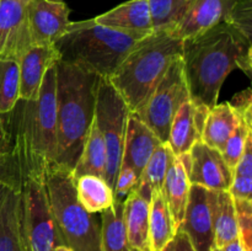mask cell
<instances>
[{"label": "cell", "mask_w": 252, "mask_h": 251, "mask_svg": "<svg viewBox=\"0 0 252 251\" xmlns=\"http://www.w3.org/2000/svg\"><path fill=\"white\" fill-rule=\"evenodd\" d=\"M251 36L223 21L212 29L182 39L181 58L189 100L211 110L218 103L226 76L240 69L251 76Z\"/></svg>", "instance_id": "obj_1"}, {"label": "cell", "mask_w": 252, "mask_h": 251, "mask_svg": "<svg viewBox=\"0 0 252 251\" xmlns=\"http://www.w3.org/2000/svg\"><path fill=\"white\" fill-rule=\"evenodd\" d=\"M12 135V154L27 177L43 179V174L56 162L57 101L56 65L44 74L36 100H19L9 112Z\"/></svg>", "instance_id": "obj_2"}, {"label": "cell", "mask_w": 252, "mask_h": 251, "mask_svg": "<svg viewBox=\"0 0 252 251\" xmlns=\"http://www.w3.org/2000/svg\"><path fill=\"white\" fill-rule=\"evenodd\" d=\"M100 76L66 62L56 63L57 154L54 164L73 171L95 117Z\"/></svg>", "instance_id": "obj_3"}, {"label": "cell", "mask_w": 252, "mask_h": 251, "mask_svg": "<svg viewBox=\"0 0 252 251\" xmlns=\"http://www.w3.org/2000/svg\"><path fill=\"white\" fill-rule=\"evenodd\" d=\"M181 52L182 39L172 36L170 31H154L133 47L108 78L129 112L142 110Z\"/></svg>", "instance_id": "obj_4"}, {"label": "cell", "mask_w": 252, "mask_h": 251, "mask_svg": "<svg viewBox=\"0 0 252 251\" xmlns=\"http://www.w3.org/2000/svg\"><path fill=\"white\" fill-rule=\"evenodd\" d=\"M143 38L139 34L96 24L93 17L84 21H71L54 47L61 61L80 66L100 78H110Z\"/></svg>", "instance_id": "obj_5"}, {"label": "cell", "mask_w": 252, "mask_h": 251, "mask_svg": "<svg viewBox=\"0 0 252 251\" xmlns=\"http://www.w3.org/2000/svg\"><path fill=\"white\" fill-rule=\"evenodd\" d=\"M43 185L64 246L71 251H101V225L79 202L71 171L51 165Z\"/></svg>", "instance_id": "obj_6"}, {"label": "cell", "mask_w": 252, "mask_h": 251, "mask_svg": "<svg viewBox=\"0 0 252 251\" xmlns=\"http://www.w3.org/2000/svg\"><path fill=\"white\" fill-rule=\"evenodd\" d=\"M129 115L127 105L108 78H100L96 89L95 122L106 145V175L107 184L115 188L120 171L125 144L126 128Z\"/></svg>", "instance_id": "obj_7"}, {"label": "cell", "mask_w": 252, "mask_h": 251, "mask_svg": "<svg viewBox=\"0 0 252 251\" xmlns=\"http://www.w3.org/2000/svg\"><path fill=\"white\" fill-rule=\"evenodd\" d=\"M20 196L21 229L26 251H56L58 246H64L49 208L43 179H24Z\"/></svg>", "instance_id": "obj_8"}, {"label": "cell", "mask_w": 252, "mask_h": 251, "mask_svg": "<svg viewBox=\"0 0 252 251\" xmlns=\"http://www.w3.org/2000/svg\"><path fill=\"white\" fill-rule=\"evenodd\" d=\"M189 100V88L180 56L170 64L161 81L137 115L162 143H166L170 126L177 110Z\"/></svg>", "instance_id": "obj_9"}, {"label": "cell", "mask_w": 252, "mask_h": 251, "mask_svg": "<svg viewBox=\"0 0 252 251\" xmlns=\"http://www.w3.org/2000/svg\"><path fill=\"white\" fill-rule=\"evenodd\" d=\"M217 191L191 185L181 229L186 233L194 251H213L214 204Z\"/></svg>", "instance_id": "obj_10"}, {"label": "cell", "mask_w": 252, "mask_h": 251, "mask_svg": "<svg viewBox=\"0 0 252 251\" xmlns=\"http://www.w3.org/2000/svg\"><path fill=\"white\" fill-rule=\"evenodd\" d=\"M30 0H0V57L19 62L32 44Z\"/></svg>", "instance_id": "obj_11"}, {"label": "cell", "mask_w": 252, "mask_h": 251, "mask_svg": "<svg viewBox=\"0 0 252 251\" xmlns=\"http://www.w3.org/2000/svg\"><path fill=\"white\" fill-rule=\"evenodd\" d=\"M189 157L191 185H198L213 191H229L233 181V170L228 166L219 150L198 140L189 152Z\"/></svg>", "instance_id": "obj_12"}, {"label": "cell", "mask_w": 252, "mask_h": 251, "mask_svg": "<svg viewBox=\"0 0 252 251\" xmlns=\"http://www.w3.org/2000/svg\"><path fill=\"white\" fill-rule=\"evenodd\" d=\"M64 0H30L29 25L32 44H54L70 25Z\"/></svg>", "instance_id": "obj_13"}, {"label": "cell", "mask_w": 252, "mask_h": 251, "mask_svg": "<svg viewBox=\"0 0 252 251\" xmlns=\"http://www.w3.org/2000/svg\"><path fill=\"white\" fill-rule=\"evenodd\" d=\"M240 0H193L185 16L171 32L179 39H186L226 21Z\"/></svg>", "instance_id": "obj_14"}, {"label": "cell", "mask_w": 252, "mask_h": 251, "mask_svg": "<svg viewBox=\"0 0 252 251\" xmlns=\"http://www.w3.org/2000/svg\"><path fill=\"white\" fill-rule=\"evenodd\" d=\"M61 61L54 44H33L19 59L20 100H36L44 74Z\"/></svg>", "instance_id": "obj_15"}, {"label": "cell", "mask_w": 252, "mask_h": 251, "mask_svg": "<svg viewBox=\"0 0 252 251\" xmlns=\"http://www.w3.org/2000/svg\"><path fill=\"white\" fill-rule=\"evenodd\" d=\"M208 112V107L197 105L191 100L186 101L177 110L170 126L166 142L175 157L187 154L194 143L202 139V133Z\"/></svg>", "instance_id": "obj_16"}, {"label": "cell", "mask_w": 252, "mask_h": 251, "mask_svg": "<svg viewBox=\"0 0 252 251\" xmlns=\"http://www.w3.org/2000/svg\"><path fill=\"white\" fill-rule=\"evenodd\" d=\"M161 143L159 137L140 120L137 113L129 112L121 166H128L134 170L139 180L150 157Z\"/></svg>", "instance_id": "obj_17"}, {"label": "cell", "mask_w": 252, "mask_h": 251, "mask_svg": "<svg viewBox=\"0 0 252 251\" xmlns=\"http://www.w3.org/2000/svg\"><path fill=\"white\" fill-rule=\"evenodd\" d=\"M94 20L102 26L143 37L154 32L148 0H128Z\"/></svg>", "instance_id": "obj_18"}, {"label": "cell", "mask_w": 252, "mask_h": 251, "mask_svg": "<svg viewBox=\"0 0 252 251\" xmlns=\"http://www.w3.org/2000/svg\"><path fill=\"white\" fill-rule=\"evenodd\" d=\"M150 197L133 188L123 199V219L129 245L134 251H149Z\"/></svg>", "instance_id": "obj_19"}, {"label": "cell", "mask_w": 252, "mask_h": 251, "mask_svg": "<svg viewBox=\"0 0 252 251\" xmlns=\"http://www.w3.org/2000/svg\"><path fill=\"white\" fill-rule=\"evenodd\" d=\"M189 187H191V182H189L186 166L181 157H176L167 171L164 187H162V193H164L165 201L169 207L176 230H179L184 220L185 209L189 201Z\"/></svg>", "instance_id": "obj_20"}, {"label": "cell", "mask_w": 252, "mask_h": 251, "mask_svg": "<svg viewBox=\"0 0 252 251\" xmlns=\"http://www.w3.org/2000/svg\"><path fill=\"white\" fill-rule=\"evenodd\" d=\"M0 251H26L21 229L20 189L11 188L0 213Z\"/></svg>", "instance_id": "obj_21"}, {"label": "cell", "mask_w": 252, "mask_h": 251, "mask_svg": "<svg viewBox=\"0 0 252 251\" xmlns=\"http://www.w3.org/2000/svg\"><path fill=\"white\" fill-rule=\"evenodd\" d=\"M162 191H154L149 206V251H164L176 234Z\"/></svg>", "instance_id": "obj_22"}, {"label": "cell", "mask_w": 252, "mask_h": 251, "mask_svg": "<svg viewBox=\"0 0 252 251\" xmlns=\"http://www.w3.org/2000/svg\"><path fill=\"white\" fill-rule=\"evenodd\" d=\"M238 122V116L229 102L217 103L207 115L201 140L221 153L226 140L235 130Z\"/></svg>", "instance_id": "obj_23"}, {"label": "cell", "mask_w": 252, "mask_h": 251, "mask_svg": "<svg viewBox=\"0 0 252 251\" xmlns=\"http://www.w3.org/2000/svg\"><path fill=\"white\" fill-rule=\"evenodd\" d=\"M106 162H107L106 145L94 117V122L84 143L80 157L71 171L73 179L76 180L84 175H95L105 179Z\"/></svg>", "instance_id": "obj_24"}, {"label": "cell", "mask_w": 252, "mask_h": 251, "mask_svg": "<svg viewBox=\"0 0 252 251\" xmlns=\"http://www.w3.org/2000/svg\"><path fill=\"white\" fill-rule=\"evenodd\" d=\"M101 251H134L129 245L123 219V201L115 198L101 212Z\"/></svg>", "instance_id": "obj_25"}, {"label": "cell", "mask_w": 252, "mask_h": 251, "mask_svg": "<svg viewBox=\"0 0 252 251\" xmlns=\"http://www.w3.org/2000/svg\"><path fill=\"white\" fill-rule=\"evenodd\" d=\"M75 181L76 197L81 206L90 214L101 213L115 202V193L103 177L84 175Z\"/></svg>", "instance_id": "obj_26"}, {"label": "cell", "mask_w": 252, "mask_h": 251, "mask_svg": "<svg viewBox=\"0 0 252 251\" xmlns=\"http://www.w3.org/2000/svg\"><path fill=\"white\" fill-rule=\"evenodd\" d=\"M213 228L216 249L224 248L239 238L235 204L229 191H217Z\"/></svg>", "instance_id": "obj_27"}, {"label": "cell", "mask_w": 252, "mask_h": 251, "mask_svg": "<svg viewBox=\"0 0 252 251\" xmlns=\"http://www.w3.org/2000/svg\"><path fill=\"white\" fill-rule=\"evenodd\" d=\"M175 157H176L170 149L169 144L161 143L150 157L135 187L149 196H152L154 191H162L165 177Z\"/></svg>", "instance_id": "obj_28"}, {"label": "cell", "mask_w": 252, "mask_h": 251, "mask_svg": "<svg viewBox=\"0 0 252 251\" xmlns=\"http://www.w3.org/2000/svg\"><path fill=\"white\" fill-rule=\"evenodd\" d=\"M193 0H148L154 31H172Z\"/></svg>", "instance_id": "obj_29"}, {"label": "cell", "mask_w": 252, "mask_h": 251, "mask_svg": "<svg viewBox=\"0 0 252 251\" xmlns=\"http://www.w3.org/2000/svg\"><path fill=\"white\" fill-rule=\"evenodd\" d=\"M19 62L0 57V113L6 115L14 110L20 100Z\"/></svg>", "instance_id": "obj_30"}, {"label": "cell", "mask_w": 252, "mask_h": 251, "mask_svg": "<svg viewBox=\"0 0 252 251\" xmlns=\"http://www.w3.org/2000/svg\"><path fill=\"white\" fill-rule=\"evenodd\" d=\"M229 192L233 198L252 201V133L246 140L243 157L233 170V181Z\"/></svg>", "instance_id": "obj_31"}, {"label": "cell", "mask_w": 252, "mask_h": 251, "mask_svg": "<svg viewBox=\"0 0 252 251\" xmlns=\"http://www.w3.org/2000/svg\"><path fill=\"white\" fill-rule=\"evenodd\" d=\"M238 118V126H236L233 134L226 140L225 147H224L223 152H221L224 160H225V162L231 170H234V167L236 166L240 157H243L244 150H245L246 147V140H248V137L252 133V123L246 122L245 120L240 117Z\"/></svg>", "instance_id": "obj_32"}, {"label": "cell", "mask_w": 252, "mask_h": 251, "mask_svg": "<svg viewBox=\"0 0 252 251\" xmlns=\"http://www.w3.org/2000/svg\"><path fill=\"white\" fill-rule=\"evenodd\" d=\"M239 239L245 251H252V201L234 198Z\"/></svg>", "instance_id": "obj_33"}, {"label": "cell", "mask_w": 252, "mask_h": 251, "mask_svg": "<svg viewBox=\"0 0 252 251\" xmlns=\"http://www.w3.org/2000/svg\"><path fill=\"white\" fill-rule=\"evenodd\" d=\"M0 184L14 189L21 188V170L12 152L7 154H0Z\"/></svg>", "instance_id": "obj_34"}, {"label": "cell", "mask_w": 252, "mask_h": 251, "mask_svg": "<svg viewBox=\"0 0 252 251\" xmlns=\"http://www.w3.org/2000/svg\"><path fill=\"white\" fill-rule=\"evenodd\" d=\"M137 184L138 176L134 172V170L128 166H121L115 182V188H113L115 198L122 199L123 201L127 197V194L134 188Z\"/></svg>", "instance_id": "obj_35"}, {"label": "cell", "mask_w": 252, "mask_h": 251, "mask_svg": "<svg viewBox=\"0 0 252 251\" xmlns=\"http://www.w3.org/2000/svg\"><path fill=\"white\" fill-rule=\"evenodd\" d=\"M251 90L246 89L243 93L236 94L235 97L229 101V105L235 111L236 116L246 122L252 123V102H251Z\"/></svg>", "instance_id": "obj_36"}, {"label": "cell", "mask_w": 252, "mask_h": 251, "mask_svg": "<svg viewBox=\"0 0 252 251\" xmlns=\"http://www.w3.org/2000/svg\"><path fill=\"white\" fill-rule=\"evenodd\" d=\"M12 150V135L10 128L9 113H0V154H7Z\"/></svg>", "instance_id": "obj_37"}, {"label": "cell", "mask_w": 252, "mask_h": 251, "mask_svg": "<svg viewBox=\"0 0 252 251\" xmlns=\"http://www.w3.org/2000/svg\"><path fill=\"white\" fill-rule=\"evenodd\" d=\"M164 251H194V249L186 233L179 229Z\"/></svg>", "instance_id": "obj_38"}, {"label": "cell", "mask_w": 252, "mask_h": 251, "mask_svg": "<svg viewBox=\"0 0 252 251\" xmlns=\"http://www.w3.org/2000/svg\"><path fill=\"white\" fill-rule=\"evenodd\" d=\"M219 250L221 251H245L244 250V246L243 244H241L240 239H235V240H233L231 243H229L228 245H225L224 248L219 249Z\"/></svg>", "instance_id": "obj_39"}, {"label": "cell", "mask_w": 252, "mask_h": 251, "mask_svg": "<svg viewBox=\"0 0 252 251\" xmlns=\"http://www.w3.org/2000/svg\"><path fill=\"white\" fill-rule=\"evenodd\" d=\"M11 189V187H7L5 185L0 184V213H1V208H2V204H4L5 198H6L7 193Z\"/></svg>", "instance_id": "obj_40"}, {"label": "cell", "mask_w": 252, "mask_h": 251, "mask_svg": "<svg viewBox=\"0 0 252 251\" xmlns=\"http://www.w3.org/2000/svg\"><path fill=\"white\" fill-rule=\"evenodd\" d=\"M56 251H71V250L66 248V246H58V248L56 249Z\"/></svg>", "instance_id": "obj_41"}, {"label": "cell", "mask_w": 252, "mask_h": 251, "mask_svg": "<svg viewBox=\"0 0 252 251\" xmlns=\"http://www.w3.org/2000/svg\"><path fill=\"white\" fill-rule=\"evenodd\" d=\"M217 251H221V250H219V249H217Z\"/></svg>", "instance_id": "obj_42"}, {"label": "cell", "mask_w": 252, "mask_h": 251, "mask_svg": "<svg viewBox=\"0 0 252 251\" xmlns=\"http://www.w3.org/2000/svg\"><path fill=\"white\" fill-rule=\"evenodd\" d=\"M213 251H217V249H214V250Z\"/></svg>", "instance_id": "obj_43"}]
</instances>
